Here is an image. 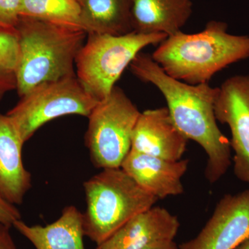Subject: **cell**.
<instances>
[{"label":"cell","mask_w":249,"mask_h":249,"mask_svg":"<svg viewBox=\"0 0 249 249\" xmlns=\"http://www.w3.org/2000/svg\"><path fill=\"white\" fill-rule=\"evenodd\" d=\"M140 114L124 90L117 86L97 103L88 117L85 135L95 166L103 170L121 168L130 151L132 134Z\"/></svg>","instance_id":"cell-6"},{"label":"cell","mask_w":249,"mask_h":249,"mask_svg":"<svg viewBox=\"0 0 249 249\" xmlns=\"http://www.w3.org/2000/svg\"><path fill=\"white\" fill-rule=\"evenodd\" d=\"M129 66L134 76L155 85L162 93L175 126L206 152V179L211 183L219 181L231 165L230 140L218 127L214 114L219 88L209 83L190 85L175 79L147 53H139Z\"/></svg>","instance_id":"cell-1"},{"label":"cell","mask_w":249,"mask_h":249,"mask_svg":"<svg viewBox=\"0 0 249 249\" xmlns=\"http://www.w3.org/2000/svg\"><path fill=\"white\" fill-rule=\"evenodd\" d=\"M87 34L121 36L134 31L132 0H78Z\"/></svg>","instance_id":"cell-16"},{"label":"cell","mask_w":249,"mask_h":249,"mask_svg":"<svg viewBox=\"0 0 249 249\" xmlns=\"http://www.w3.org/2000/svg\"><path fill=\"white\" fill-rule=\"evenodd\" d=\"M13 227L36 249H85L83 213L72 205L65 207L58 219L47 225L31 226L19 219Z\"/></svg>","instance_id":"cell-14"},{"label":"cell","mask_w":249,"mask_h":249,"mask_svg":"<svg viewBox=\"0 0 249 249\" xmlns=\"http://www.w3.org/2000/svg\"><path fill=\"white\" fill-rule=\"evenodd\" d=\"M22 0H0V27L16 29Z\"/></svg>","instance_id":"cell-19"},{"label":"cell","mask_w":249,"mask_h":249,"mask_svg":"<svg viewBox=\"0 0 249 249\" xmlns=\"http://www.w3.org/2000/svg\"><path fill=\"white\" fill-rule=\"evenodd\" d=\"M192 6L191 0H132L134 31L173 35L188 22Z\"/></svg>","instance_id":"cell-15"},{"label":"cell","mask_w":249,"mask_h":249,"mask_svg":"<svg viewBox=\"0 0 249 249\" xmlns=\"http://www.w3.org/2000/svg\"><path fill=\"white\" fill-rule=\"evenodd\" d=\"M19 16L85 31L78 0H22Z\"/></svg>","instance_id":"cell-17"},{"label":"cell","mask_w":249,"mask_h":249,"mask_svg":"<svg viewBox=\"0 0 249 249\" xmlns=\"http://www.w3.org/2000/svg\"><path fill=\"white\" fill-rule=\"evenodd\" d=\"M167 37L137 31L121 36L88 34L75 62L76 77L92 97L103 101L142 49L160 44Z\"/></svg>","instance_id":"cell-5"},{"label":"cell","mask_w":249,"mask_h":249,"mask_svg":"<svg viewBox=\"0 0 249 249\" xmlns=\"http://www.w3.org/2000/svg\"><path fill=\"white\" fill-rule=\"evenodd\" d=\"M144 249H179V247L175 243V241L171 240L155 244Z\"/></svg>","instance_id":"cell-22"},{"label":"cell","mask_w":249,"mask_h":249,"mask_svg":"<svg viewBox=\"0 0 249 249\" xmlns=\"http://www.w3.org/2000/svg\"><path fill=\"white\" fill-rule=\"evenodd\" d=\"M7 113L24 142L49 121L67 115L88 117L98 101L76 76L36 87Z\"/></svg>","instance_id":"cell-7"},{"label":"cell","mask_w":249,"mask_h":249,"mask_svg":"<svg viewBox=\"0 0 249 249\" xmlns=\"http://www.w3.org/2000/svg\"><path fill=\"white\" fill-rule=\"evenodd\" d=\"M24 143L7 114H0V193L15 205L22 204L31 187L23 162Z\"/></svg>","instance_id":"cell-13"},{"label":"cell","mask_w":249,"mask_h":249,"mask_svg":"<svg viewBox=\"0 0 249 249\" xmlns=\"http://www.w3.org/2000/svg\"><path fill=\"white\" fill-rule=\"evenodd\" d=\"M188 139L175 126L167 107L141 112L134 127L131 150L163 160H182Z\"/></svg>","instance_id":"cell-10"},{"label":"cell","mask_w":249,"mask_h":249,"mask_svg":"<svg viewBox=\"0 0 249 249\" xmlns=\"http://www.w3.org/2000/svg\"><path fill=\"white\" fill-rule=\"evenodd\" d=\"M11 228L0 222V249H18L10 232Z\"/></svg>","instance_id":"cell-21"},{"label":"cell","mask_w":249,"mask_h":249,"mask_svg":"<svg viewBox=\"0 0 249 249\" xmlns=\"http://www.w3.org/2000/svg\"><path fill=\"white\" fill-rule=\"evenodd\" d=\"M83 187L86 196L83 230L85 236L97 245L151 209L159 199L121 168L103 169L85 181Z\"/></svg>","instance_id":"cell-4"},{"label":"cell","mask_w":249,"mask_h":249,"mask_svg":"<svg viewBox=\"0 0 249 249\" xmlns=\"http://www.w3.org/2000/svg\"><path fill=\"white\" fill-rule=\"evenodd\" d=\"M9 91V90L6 89L4 87L0 86V103H1V100L5 95V93Z\"/></svg>","instance_id":"cell-24"},{"label":"cell","mask_w":249,"mask_h":249,"mask_svg":"<svg viewBox=\"0 0 249 249\" xmlns=\"http://www.w3.org/2000/svg\"><path fill=\"white\" fill-rule=\"evenodd\" d=\"M234 249H249V238L244 241L240 245L237 246V247Z\"/></svg>","instance_id":"cell-23"},{"label":"cell","mask_w":249,"mask_h":249,"mask_svg":"<svg viewBox=\"0 0 249 249\" xmlns=\"http://www.w3.org/2000/svg\"><path fill=\"white\" fill-rule=\"evenodd\" d=\"M152 58L175 79L190 85L209 83L216 73L249 58V36L228 32V24L211 20L196 34L168 36Z\"/></svg>","instance_id":"cell-2"},{"label":"cell","mask_w":249,"mask_h":249,"mask_svg":"<svg viewBox=\"0 0 249 249\" xmlns=\"http://www.w3.org/2000/svg\"><path fill=\"white\" fill-rule=\"evenodd\" d=\"M180 223L164 208L153 206L129 221L95 249H144L174 240Z\"/></svg>","instance_id":"cell-12"},{"label":"cell","mask_w":249,"mask_h":249,"mask_svg":"<svg viewBox=\"0 0 249 249\" xmlns=\"http://www.w3.org/2000/svg\"><path fill=\"white\" fill-rule=\"evenodd\" d=\"M19 59L17 31L0 27V86L9 91L16 89Z\"/></svg>","instance_id":"cell-18"},{"label":"cell","mask_w":249,"mask_h":249,"mask_svg":"<svg viewBox=\"0 0 249 249\" xmlns=\"http://www.w3.org/2000/svg\"><path fill=\"white\" fill-rule=\"evenodd\" d=\"M214 114L217 121L230 128L234 174L249 184V75L230 77L222 83L214 103Z\"/></svg>","instance_id":"cell-8"},{"label":"cell","mask_w":249,"mask_h":249,"mask_svg":"<svg viewBox=\"0 0 249 249\" xmlns=\"http://www.w3.org/2000/svg\"><path fill=\"white\" fill-rule=\"evenodd\" d=\"M16 29L19 46L16 89L19 97L42 83L76 76L75 62L87 32L27 17H19Z\"/></svg>","instance_id":"cell-3"},{"label":"cell","mask_w":249,"mask_h":249,"mask_svg":"<svg viewBox=\"0 0 249 249\" xmlns=\"http://www.w3.org/2000/svg\"><path fill=\"white\" fill-rule=\"evenodd\" d=\"M249 238V190L225 195L198 235L179 249H234Z\"/></svg>","instance_id":"cell-9"},{"label":"cell","mask_w":249,"mask_h":249,"mask_svg":"<svg viewBox=\"0 0 249 249\" xmlns=\"http://www.w3.org/2000/svg\"><path fill=\"white\" fill-rule=\"evenodd\" d=\"M188 164V160L173 161L130 150L121 168L142 189L160 199L183 194L181 179Z\"/></svg>","instance_id":"cell-11"},{"label":"cell","mask_w":249,"mask_h":249,"mask_svg":"<svg viewBox=\"0 0 249 249\" xmlns=\"http://www.w3.org/2000/svg\"><path fill=\"white\" fill-rule=\"evenodd\" d=\"M21 213L16 205L8 201L0 193V222L13 227L15 222L21 219Z\"/></svg>","instance_id":"cell-20"}]
</instances>
